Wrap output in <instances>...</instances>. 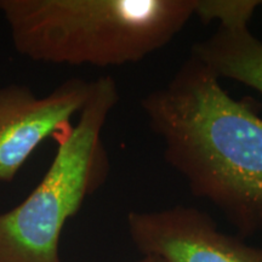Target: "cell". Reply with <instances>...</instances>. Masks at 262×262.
<instances>
[{
  "label": "cell",
  "mask_w": 262,
  "mask_h": 262,
  "mask_svg": "<svg viewBox=\"0 0 262 262\" xmlns=\"http://www.w3.org/2000/svg\"><path fill=\"white\" fill-rule=\"evenodd\" d=\"M118 101L112 77L93 80L78 123L52 137L57 149L40 182L18 205L0 214V262H62L64 225L110 173L102 131Z\"/></svg>",
  "instance_id": "3"
},
{
  "label": "cell",
  "mask_w": 262,
  "mask_h": 262,
  "mask_svg": "<svg viewBox=\"0 0 262 262\" xmlns=\"http://www.w3.org/2000/svg\"><path fill=\"white\" fill-rule=\"evenodd\" d=\"M192 56L208 66L219 79H231L262 94V41L248 26L219 27L195 42Z\"/></svg>",
  "instance_id": "6"
},
{
  "label": "cell",
  "mask_w": 262,
  "mask_h": 262,
  "mask_svg": "<svg viewBox=\"0 0 262 262\" xmlns=\"http://www.w3.org/2000/svg\"><path fill=\"white\" fill-rule=\"evenodd\" d=\"M220 80L191 55L140 106L189 191L251 235L262 232V118Z\"/></svg>",
  "instance_id": "1"
},
{
  "label": "cell",
  "mask_w": 262,
  "mask_h": 262,
  "mask_svg": "<svg viewBox=\"0 0 262 262\" xmlns=\"http://www.w3.org/2000/svg\"><path fill=\"white\" fill-rule=\"evenodd\" d=\"M260 0H195L194 15L204 24L217 21L219 27L235 28L248 26Z\"/></svg>",
  "instance_id": "7"
},
{
  "label": "cell",
  "mask_w": 262,
  "mask_h": 262,
  "mask_svg": "<svg viewBox=\"0 0 262 262\" xmlns=\"http://www.w3.org/2000/svg\"><path fill=\"white\" fill-rule=\"evenodd\" d=\"M195 0H0L21 56L35 62L116 67L168 45Z\"/></svg>",
  "instance_id": "2"
},
{
  "label": "cell",
  "mask_w": 262,
  "mask_h": 262,
  "mask_svg": "<svg viewBox=\"0 0 262 262\" xmlns=\"http://www.w3.org/2000/svg\"><path fill=\"white\" fill-rule=\"evenodd\" d=\"M135 262H165V261L162 260V258L158 256H152V255H142V257Z\"/></svg>",
  "instance_id": "8"
},
{
  "label": "cell",
  "mask_w": 262,
  "mask_h": 262,
  "mask_svg": "<svg viewBox=\"0 0 262 262\" xmlns=\"http://www.w3.org/2000/svg\"><path fill=\"white\" fill-rule=\"evenodd\" d=\"M126 221L137 250L165 262H262V248L220 231L193 206L131 211Z\"/></svg>",
  "instance_id": "5"
},
{
  "label": "cell",
  "mask_w": 262,
  "mask_h": 262,
  "mask_svg": "<svg viewBox=\"0 0 262 262\" xmlns=\"http://www.w3.org/2000/svg\"><path fill=\"white\" fill-rule=\"evenodd\" d=\"M93 81L72 78L47 96L31 88L9 84L0 88V182L15 180L34 150L79 114L89 100Z\"/></svg>",
  "instance_id": "4"
}]
</instances>
